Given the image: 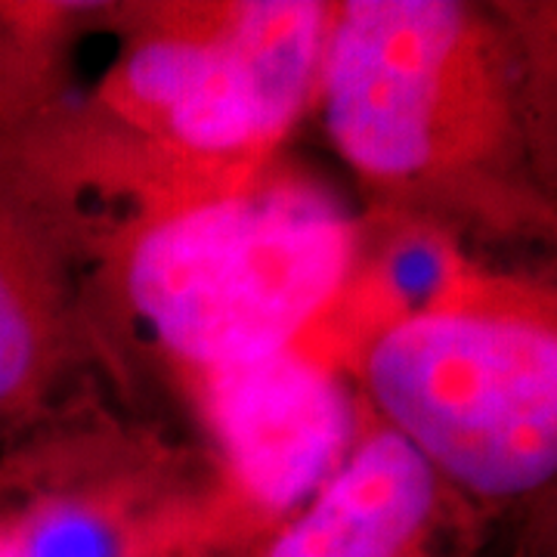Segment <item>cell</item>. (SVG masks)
Masks as SVG:
<instances>
[{
	"label": "cell",
	"mask_w": 557,
	"mask_h": 557,
	"mask_svg": "<svg viewBox=\"0 0 557 557\" xmlns=\"http://www.w3.org/2000/svg\"><path fill=\"white\" fill-rule=\"evenodd\" d=\"M211 418L255 502L307 505L347 458L354 412L322 366L288 350L211 369Z\"/></svg>",
	"instance_id": "obj_5"
},
{
	"label": "cell",
	"mask_w": 557,
	"mask_h": 557,
	"mask_svg": "<svg viewBox=\"0 0 557 557\" xmlns=\"http://www.w3.org/2000/svg\"><path fill=\"white\" fill-rule=\"evenodd\" d=\"M47 354V319L32 251L0 201V421L32 397Z\"/></svg>",
	"instance_id": "obj_7"
},
{
	"label": "cell",
	"mask_w": 557,
	"mask_h": 557,
	"mask_svg": "<svg viewBox=\"0 0 557 557\" xmlns=\"http://www.w3.org/2000/svg\"><path fill=\"white\" fill-rule=\"evenodd\" d=\"M350 223L310 186L208 201L152 226L127 267V295L156 338L208 372L288 350L335 298Z\"/></svg>",
	"instance_id": "obj_1"
},
{
	"label": "cell",
	"mask_w": 557,
	"mask_h": 557,
	"mask_svg": "<svg viewBox=\"0 0 557 557\" xmlns=\"http://www.w3.org/2000/svg\"><path fill=\"white\" fill-rule=\"evenodd\" d=\"M325 38L319 3L258 0L208 38L143 44L124 81L189 149L233 152L292 124L319 75Z\"/></svg>",
	"instance_id": "obj_4"
},
{
	"label": "cell",
	"mask_w": 557,
	"mask_h": 557,
	"mask_svg": "<svg viewBox=\"0 0 557 557\" xmlns=\"http://www.w3.org/2000/svg\"><path fill=\"white\" fill-rule=\"evenodd\" d=\"M366 384L387 431L483 498L539 490L557 468V338L539 319L434 307L372 344Z\"/></svg>",
	"instance_id": "obj_2"
},
{
	"label": "cell",
	"mask_w": 557,
	"mask_h": 557,
	"mask_svg": "<svg viewBox=\"0 0 557 557\" xmlns=\"http://www.w3.org/2000/svg\"><path fill=\"white\" fill-rule=\"evenodd\" d=\"M0 557H22L20 548H16V542L13 536L7 533V527L0 523Z\"/></svg>",
	"instance_id": "obj_8"
},
{
	"label": "cell",
	"mask_w": 557,
	"mask_h": 557,
	"mask_svg": "<svg viewBox=\"0 0 557 557\" xmlns=\"http://www.w3.org/2000/svg\"><path fill=\"white\" fill-rule=\"evenodd\" d=\"M474 35L449 0H354L322 50L325 127L369 177H416L456 146Z\"/></svg>",
	"instance_id": "obj_3"
},
{
	"label": "cell",
	"mask_w": 557,
	"mask_h": 557,
	"mask_svg": "<svg viewBox=\"0 0 557 557\" xmlns=\"http://www.w3.org/2000/svg\"><path fill=\"white\" fill-rule=\"evenodd\" d=\"M437 474L394 431L362 440L263 557H434Z\"/></svg>",
	"instance_id": "obj_6"
}]
</instances>
